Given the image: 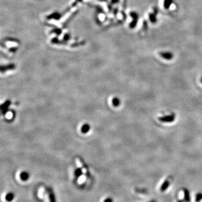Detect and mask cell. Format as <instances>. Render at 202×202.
<instances>
[{
	"mask_svg": "<svg viewBox=\"0 0 202 202\" xmlns=\"http://www.w3.org/2000/svg\"><path fill=\"white\" fill-rule=\"evenodd\" d=\"M76 163L78 164V165L79 166V167H82V163H81L80 161L79 160V158H76Z\"/></svg>",
	"mask_w": 202,
	"mask_h": 202,
	"instance_id": "11",
	"label": "cell"
},
{
	"mask_svg": "<svg viewBox=\"0 0 202 202\" xmlns=\"http://www.w3.org/2000/svg\"><path fill=\"white\" fill-rule=\"evenodd\" d=\"M104 202H113V201L111 198H107Z\"/></svg>",
	"mask_w": 202,
	"mask_h": 202,
	"instance_id": "14",
	"label": "cell"
},
{
	"mask_svg": "<svg viewBox=\"0 0 202 202\" xmlns=\"http://www.w3.org/2000/svg\"><path fill=\"white\" fill-rule=\"evenodd\" d=\"M183 192H184V202H190L191 199H190V192L189 190L185 188L183 189Z\"/></svg>",
	"mask_w": 202,
	"mask_h": 202,
	"instance_id": "4",
	"label": "cell"
},
{
	"mask_svg": "<svg viewBox=\"0 0 202 202\" xmlns=\"http://www.w3.org/2000/svg\"><path fill=\"white\" fill-rule=\"evenodd\" d=\"M175 119H176V115L173 113L171 114L168 115H165V116L158 117V120L162 122H165V123L172 122L175 121Z\"/></svg>",
	"mask_w": 202,
	"mask_h": 202,
	"instance_id": "1",
	"label": "cell"
},
{
	"mask_svg": "<svg viewBox=\"0 0 202 202\" xmlns=\"http://www.w3.org/2000/svg\"><path fill=\"white\" fill-rule=\"evenodd\" d=\"M173 3V0H164L163 6L165 9H168Z\"/></svg>",
	"mask_w": 202,
	"mask_h": 202,
	"instance_id": "5",
	"label": "cell"
},
{
	"mask_svg": "<svg viewBox=\"0 0 202 202\" xmlns=\"http://www.w3.org/2000/svg\"><path fill=\"white\" fill-rule=\"evenodd\" d=\"M159 55L160 56L163 58L165 60H171L173 57L174 55L173 53L169 51H164V52H160L159 53Z\"/></svg>",
	"mask_w": 202,
	"mask_h": 202,
	"instance_id": "3",
	"label": "cell"
},
{
	"mask_svg": "<svg viewBox=\"0 0 202 202\" xmlns=\"http://www.w3.org/2000/svg\"><path fill=\"white\" fill-rule=\"evenodd\" d=\"M202 200V193L199 192L195 196V202H200Z\"/></svg>",
	"mask_w": 202,
	"mask_h": 202,
	"instance_id": "8",
	"label": "cell"
},
{
	"mask_svg": "<svg viewBox=\"0 0 202 202\" xmlns=\"http://www.w3.org/2000/svg\"><path fill=\"white\" fill-rule=\"evenodd\" d=\"M200 82L202 84V77L200 79Z\"/></svg>",
	"mask_w": 202,
	"mask_h": 202,
	"instance_id": "16",
	"label": "cell"
},
{
	"mask_svg": "<svg viewBox=\"0 0 202 202\" xmlns=\"http://www.w3.org/2000/svg\"><path fill=\"white\" fill-rule=\"evenodd\" d=\"M136 191L137 192H144V193H145V192H147V190H146V189H136Z\"/></svg>",
	"mask_w": 202,
	"mask_h": 202,
	"instance_id": "12",
	"label": "cell"
},
{
	"mask_svg": "<svg viewBox=\"0 0 202 202\" xmlns=\"http://www.w3.org/2000/svg\"><path fill=\"white\" fill-rule=\"evenodd\" d=\"M49 199H50V202H56L54 195L53 192H51V191L49 192Z\"/></svg>",
	"mask_w": 202,
	"mask_h": 202,
	"instance_id": "7",
	"label": "cell"
},
{
	"mask_svg": "<svg viewBox=\"0 0 202 202\" xmlns=\"http://www.w3.org/2000/svg\"><path fill=\"white\" fill-rule=\"evenodd\" d=\"M21 178L22 180H26L28 178V174H27L25 173H22L21 175Z\"/></svg>",
	"mask_w": 202,
	"mask_h": 202,
	"instance_id": "9",
	"label": "cell"
},
{
	"mask_svg": "<svg viewBox=\"0 0 202 202\" xmlns=\"http://www.w3.org/2000/svg\"><path fill=\"white\" fill-rule=\"evenodd\" d=\"M12 113L10 112H9V113H7V114L6 116H7V117L8 118H11V117H12Z\"/></svg>",
	"mask_w": 202,
	"mask_h": 202,
	"instance_id": "13",
	"label": "cell"
},
{
	"mask_svg": "<svg viewBox=\"0 0 202 202\" xmlns=\"http://www.w3.org/2000/svg\"><path fill=\"white\" fill-rule=\"evenodd\" d=\"M14 198V194L12 192L8 193L6 196V200L7 202H11Z\"/></svg>",
	"mask_w": 202,
	"mask_h": 202,
	"instance_id": "6",
	"label": "cell"
},
{
	"mask_svg": "<svg viewBox=\"0 0 202 202\" xmlns=\"http://www.w3.org/2000/svg\"><path fill=\"white\" fill-rule=\"evenodd\" d=\"M157 202L156 201H155V200H152V201H149V202Z\"/></svg>",
	"mask_w": 202,
	"mask_h": 202,
	"instance_id": "15",
	"label": "cell"
},
{
	"mask_svg": "<svg viewBox=\"0 0 202 202\" xmlns=\"http://www.w3.org/2000/svg\"><path fill=\"white\" fill-rule=\"evenodd\" d=\"M114 104L115 106H118L120 104V101L118 98H115L114 100Z\"/></svg>",
	"mask_w": 202,
	"mask_h": 202,
	"instance_id": "10",
	"label": "cell"
},
{
	"mask_svg": "<svg viewBox=\"0 0 202 202\" xmlns=\"http://www.w3.org/2000/svg\"><path fill=\"white\" fill-rule=\"evenodd\" d=\"M171 180H172V176L168 177L163 182L162 185L161 186L160 191L162 192H165L168 189L169 186L170 185Z\"/></svg>",
	"mask_w": 202,
	"mask_h": 202,
	"instance_id": "2",
	"label": "cell"
}]
</instances>
